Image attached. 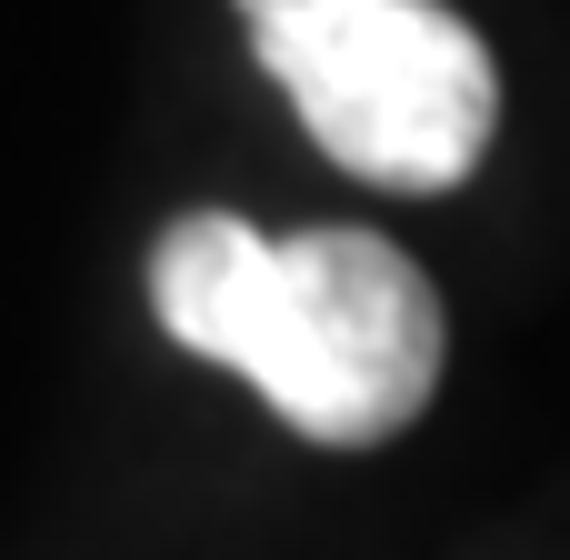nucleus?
<instances>
[{"mask_svg": "<svg viewBox=\"0 0 570 560\" xmlns=\"http://www.w3.org/2000/svg\"><path fill=\"white\" fill-rule=\"evenodd\" d=\"M271 80L291 90L301 130L381 180V190H451L491 150L501 70L481 30L441 0H240Z\"/></svg>", "mask_w": 570, "mask_h": 560, "instance_id": "nucleus-2", "label": "nucleus"}, {"mask_svg": "<svg viewBox=\"0 0 570 560\" xmlns=\"http://www.w3.org/2000/svg\"><path fill=\"white\" fill-rule=\"evenodd\" d=\"M160 331L240 371L301 441L371 451L421 421L441 381V291L381 230L261 240L230 210H190L150 250Z\"/></svg>", "mask_w": 570, "mask_h": 560, "instance_id": "nucleus-1", "label": "nucleus"}]
</instances>
